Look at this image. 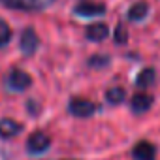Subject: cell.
<instances>
[{"label": "cell", "mask_w": 160, "mask_h": 160, "mask_svg": "<svg viewBox=\"0 0 160 160\" xmlns=\"http://www.w3.org/2000/svg\"><path fill=\"white\" fill-rule=\"evenodd\" d=\"M51 2L53 0H0L2 6L10 10H17V12H40Z\"/></svg>", "instance_id": "obj_1"}, {"label": "cell", "mask_w": 160, "mask_h": 160, "mask_svg": "<svg viewBox=\"0 0 160 160\" xmlns=\"http://www.w3.org/2000/svg\"><path fill=\"white\" fill-rule=\"evenodd\" d=\"M8 87L15 92H21V91H27L30 85H32V77L25 72V70H19V68H13L8 75Z\"/></svg>", "instance_id": "obj_2"}, {"label": "cell", "mask_w": 160, "mask_h": 160, "mask_svg": "<svg viewBox=\"0 0 160 160\" xmlns=\"http://www.w3.org/2000/svg\"><path fill=\"white\" fill-rule=\"evenodd\" d=\"M68 111L75 117H91L96 111V104L87 98H72L68 104Z\"/></svg>", "instance_id": "obj_3"}, {"label": "cell", "mask_w": 160, "mask_h": 160, "mask_svg": "<svg viewBox=\"0 0 160 160\" xmlns=\"http://www.w3.org/2000/svg\"><path fill=\"white\" fill-rule=\"evenodd\" d=\"M38 45H40V40H38V34L34 32V28H30V27L25 28L23 34H21V43H19L23 55H27V57L34 55L36 49H38Z\"/></svg>", "instance_id": "obj_4"}, {"label": "cell", "mask_w": 160, "mask_h": 160, "mask_svg": "<svg viewBox=\"0 0 160 160\" xmlns=\"http://www.w3.org/2000/svg\"><path fill=\"white\" fill-rule=\"evenodd\" d=\"M49 145H51V139H49L47 134H43V132H34V134H30V138L27 139V149H28V152H32V154L43 152Z\"/></svg>", "instance_id": "obj_5"}, {"label": "cell", "mask_w": 160, "mask_h": 160, "mask_svg": "<svg viewBox=\"0 0 160 160\" xmlns=\"http://www.w3.org/2000/svg\"><path fill=\"white\" fill-rule=\"evenodd\" d=\"M73 12L81 17H98L106 13V4H96V2H81L73 8Z\"/></svg>", "instance_id": "obj_6"}, {"label": "cell", "mask_w": 160, "mask_h": 160, "mask_svg": "<svg viewBox=\"0 0 160 160\" xmlns=\"http://www.w3.org/2000/svg\"><path fill=\"white\" fill-rule=\"evenodd\" d=\"M132 154H134L136 160H154L156 158V149L149 141H139V143H136Z\"/></svg>", "instance_id": "obj_7"}, {"label": "cell", "mask_w": 160, "mask_h": 160, "mask_svg": "<svg viewBox=\"0 0 160 160\" xmlns=\"http://www.w3.org/2000/svg\"><path fill=\"white\" fill-rule=\"evenodd\" d=\"M85 36L91 42H102V40H106L109 36V28H108L106 23H92V25L87 27Z\"/></svg>", "instance_id": "obj_8"}, {"label": "cell", "mask_w": 160, "mask_h": 160, "mask_svg": "<svg viewBox=\"0 0 160 160\" xmlns=\"http://www.w3.org/2000/svg\"><path fill=\"white\" fill-rule=\"evenodd\" d=\"M130 106H132V111L134 113H145L152 106V96L147 94V92H138V94L132 96Z\"/></svg>", "instance_id": "obj_9"}, {"label": "cell", "mask_w": 160, "mask_h": 160, "mask_svg": "<svg viewBox=\"0 0 160 160\" xmlns=\"http://www.w3.org/2000/svg\"><path fill=\"white\" fill-rule=\"evenodd\" d=\"M23 130V124L13 119H0V138H13Z\"/></svg>", "instance_id": "obj_10"}, {"label": "cell", "mask_w": 160, "mask_h": 160, "mask_svg": "<svg viewBox=\"0 0 160 160\" xmlns=\"http://www.w3.org/2000/svg\"><path fill=\"white\" fill-rule=\"evenodd\" d=\"M149 13V4L147 2H136L128 10V19L130 21H143Z\"/></svg>", "instance_id": "obj_11"}, {"label": "cell", "mask_w": 160, "mask_h": 160, "mask_svg": "<svg viewBox=\"0 0 160 160\" xmlns=\"http://www.w3.org/2000/svg\"><path fill=\"white\" fill-rule=\"evenodd\" d=\"M154 79H156L154 70H152V68H145V70H141V72L138 73V77H136V85L141 87V89H147V87H151V85L154 83Z\"/></svg>", "instance_id": "obj_12"}, {"label": "cell", "mask_w": 160, "mask_h": 160, "mask_svg": "<svg viewBox=\"0 0 160 160\" xmlns=\"http://www.w3.org/2000/svg\"><path fill=\"white\" fill-rule=\"evenodd\" d=\"M124 98H126V92H124L122 87H113V89H109V91L106 92V100H108L109 104H113V106L122 104Z\"/></svg>", "instance_id": "obj_13"}, {"label": "cell", "mask_w": 160, "mask_h": 160, "mask_svg": "<svg viewBox=\"0 0 160 160\" xmlns=\"http://www.w3.org/2000/svg\"><path fill=\"white\" fill-rule=\"evenodd\" d=\"M12 40V28L6 21H0V49L6 47Z\"/></svg>", "instance_id": "obj_14"}, {"label": "cell", "mask_w": 160, "mask_h": 160, "mask_svg": "<svg viewBox=\"0 0 160 160\" xmlns=\"http://www.w3.org/2000/svg\"><path fill=\"white\" fill-rule=\"evenodd\" d=\"M109 64V57H106V55H94V57H91L89 58V66H92V68H102V66H108Z\"/></svg>", "instance_id": "obj_15"}, {"label": "cell", "mask_w": 160, "mask_h": 160, "mask_svg": "<svg viewBox=\"0 0 160 160\" xmlns=\"http://www.w3.org/2000/svg\"><path fill=\"white\" fill-rule=\"evenodd\" d=\"M113 36H115V42H117V43H126V40H128V30L124 28V25H117Z\"/></svg>", "instance_id": "obj_16"}]
</instances>
